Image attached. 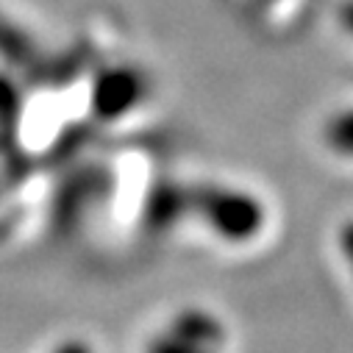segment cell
<instances>
[{"mask_svg": "<svg viewBox=\"0 0 353 353\" xmlns=\"http://www.w3.org/2000/svg\"><path fill=\"white\" fill-rule=\"evenodd\" d=\"M190 206L209 223L214 234L231 242L253 239L264 225L261 203L239 190L225 187H201L190 192Z\"/></svg>", "mask_w": 353, "mask_h": 353, "instance_id": "cell-1", "label": "cell"}, {"mask_svg": "<svg viewBox=\"0 0 353 353\" xmlns=\"http://www.w3.org/2000/svg\"><path fill=\"white\" fill-rule=\"evenodd\" d=\"M172 336H179L181 342L201 347V350H214L225 342V331L223 323L201 309H187L175 317L172 323Z\"/></svg>", "mask_w": 353, "mask_h": 353, "instance_id": "cell-2", "label": "cell"}, {"mask_svg": "<svg viewBox=\"0 0 353 353\" xmlns=\"http://www.w3.org/2000/svg\"><path fill=\"white\" fill-rule=\"evenodd\" d=\"M184 206H190V192L164 184L150 201V228H170V223L184 212Z\"/></svg>", "mask_w": 353, "mask_h": 353, "instance_id": "cell-3", "label": "cell"}, {"mask_svg": "<svg viewBox=\"0 0 353 353\" xmlns=\"http://www.w3.org/2000/svg\"><path fill=\"white\" fill-rule=\"evenodd\" d=\"M137 98H139V78L131 75V72H117V75L106 78L103 95H101V106H103V112L114 114V112L128 109Z\"/></svg>", "mask_w": 353, "mask_h": 353, "instance_id": "cell-4", "label": "cell"}, {"mask_svg": "<svg viewBox=\"0 0 353 353\" xmlns=\"http://www.w3.org/2000/svg\"><path fill=\"white\" fill-rule=\"evenodd\" d=\"M325 142L339 156H353V109L334 114L325 123Z\"/></svg>", "mask_w": 353, "mask_h": 353, "instance_id": "cell-5", "label": "cell"}, {"mask_svg": "<svg viewBox=\"0 0 353 353\" xmlns=\"http://www.w3.org/2000/svg\"><path fill=\"white\" fill-rule=\"evenodd\" d=\"M148 353H209V350H201V347H192L187 342H181L179 336H159L156 342H150Z\"/></svg>", "mask_w": 353, "mask_h": 353, "instance_id": "cell-6", "label": "cell"}, {"mask_svg": "<svg viewBox=\"0 0 353 353\" xmlns=\"http://www.w3.org/2000/svg\"><path fill=\"white\" fill-rule=\"evenodd\" d=\"M342 248H345V256H347L350 268H353V223H347L342 228Z\"/></svg>", "mask_w": 353, "mask_h": 353, "instance_id": "cell-7", "label": "cell"}, {"mask_svg": "<svg viewBox=\"0 0 353 353\" xmlns=\"http://www.w3.org/2000/svg\"><path fill=\"white\" fill-rule=\"evenodd\" d=\"M339 20H342V26L353 34V0H347V3H342V9H339Z\"/></svg>", "mask_w": 353, "mask_h": 353, "instance_id": "cell-8", "label": "cell"}, {"mask_svg": "<svg viewBox=\"0 0 353 353\" xmlns=\"http://www.w3.org/2000/svg\"><path fill=\"white\" fill-rule=\"evenodd\" d=\"M61 353H86V347H81V345H67Z\"/></svg>", "mask_w": 353, "mask_h": 353, "instance_id": "cell-9", "label": "cell"}]
</instances>
